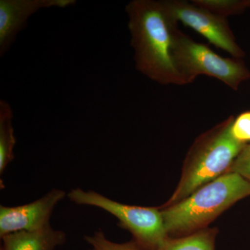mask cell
I'll use <instances>...</instances> for the list:
<instances>
[{"label": "cell", "instance_id": "cell-2", "mask_svg": "<svg viewBox=\"0 0 250 250\" xmlns=\"http://www.w3.org/2000/svg\"><path fill=\"white\" fill-rule=\"evenodd\" d=\"M250 195V182L228 172L200 187L187 198L160 209L167 234L202 229L233 204Z\"/></svg>", "mask_w": 250, "mask_h": 250}, {"label": "cell", "instance_id": "cell-4", "mask_svg": "<svg viewBox=\"0 0 250 250\" xmlns=\"http://www.w3.org/2000/svg\"><path fill=\"white\" fill-rule=\"evenodd\" d=\"M173 53L176 64L186 85L200 75L213 77L237 90L250 74L236 58H225L205 44L194 41L177 27L174 34Z\"/></svg>", "mask_w": 250, "mask_h": 250}, {"label": "cell", "instance_id": "cell-3", "mask_svg": "<svg viewBox=\"0 0 250 250\" xmlns=\"http://www.w3.org/2000/svg\"><path fill=\"white\" fill-rule=\"evenodd\" d=\"M234 120L230 116L200 135L188 152L175 191L161 207L175 205L205 184L227 173L247 144L231 134Z\"/></svg>", "mask_w": 250, "mask_h": 250}, {"label": "cell", "instance_id": "cell-12", "mask_svg": "<svg viewBox=\"0 0 250 250\" xmlns=\"http://www.w3.org/2000/svg\"><path fill=\"white\" fill-rule=\"evenodd\" d=\"M84 238L90 245V250H145L136 243H113L107 239L102 231H96L92 236H86Z\"/></svg>", "mask_w": 250, "mask_h": 250}, {"label": "cell", "instance_id": "cell-11", "mask_svg": "<svg viewBox=\"0 0 250 250\" xmlns=\"http://www.w3.org/2000/svg\"><path fill=\"white\" fill-rule=\"evenodd\" d=\"M214 229H202L179 238L167 237L156 250H215Z\"/></svg>", "mask_w": 250, "mask_h": 250}, {"label": "cell", "instance_id": "cell-1", "mask_svg": "<svg viewBox=\"0 0 250 250\" xmlns=\"http://www.w3.org/2000/svg\"><path fill=\"white\" fill-rule=\"evenodd\" d=\"M125 11L138 71L162 85H186L173 53L174 34L178 23L164 1L132 0Z\"/></svg>", "mask_w": 250, "mask_h": 250}, {"label": "cell", "instance_id": "cell-7", "mask_svg": "<svg viewBox=\"0 0 250 250\" xmlns=\"http://www.w3.org/2000/svg\"><path fill=\"white\" fill-rule=\"evenodd\" d=\"M66 193L53 189L36 201L18 207H0V236L22 231H36L48 226L52 212Z\"/></svg>", "mask_w": 250, "mask_h": 250}, {"label": "cell", "instance_id": "cell-6", "mask_svg": "<svg viewBox=\"0 0 250 250\" xmlns=\"http://www.w3.org/2000/svg\"><path fill=\"white\" fill-rule=\"evenodd\" d=\"M166 9L176 22L184 25L205 37L215 47L239 59L244 52L237 44L227 18L184 0H163Z\"/></svg>", "mask_w": 250, "mask_h": 250}, {"label": "cell", "instance_id": "cell-9", "mask_svg": "<svg viewBox=\"0 0 250 250\" xmlns=\"http://www.w3.org/2000/svg\"><path fill=\"white\" fill-rule=\"evenodd\" d=\"M1 239V250H54L65 243L66 235L48 225L36 231L10 233Z\"/></svg>", "mask_w": 250, "mask_h": 250}, {"label": "cell", "instance_id": "cell-13", "mask_svg": "<svg viewBox=\"0 0 250 250\" xmlns=\"http://www.w3.org/2000/svg\"><path fill=\"white\" fill-rule=\"evenodd\" d=\"M231 131L237 141L246 144L250 142V111L244 112L233 120Z\"/></svg>", "mask_w": 250, "mask_h": 250}, {"label": "cell", "instance_id": "cell-8", "mask_svg": "<svg viewBox=\"0 0 250 250\" xmlns=\"http://www.w3.org/2000/svg\"><path fill=\"white\" fill-rule=\"evenodd\" d=\"M75 0H0V56L2 57L25 28L29 18L41 9L66 8Z\"/></svg>", "mask_w": 250, "mask_h": 250}, {"label": "cell", "instance_id": "cell-5", "mask_svg": "<svg viewBox=\"0 0 250 250\" xmlns=\"http://www.w3.org/2000/svg\"><path fill=\"white\" fill-rule=\"evenodd\" d=\"M67 197L76 205L98 207L111 213L143 250H156L168 237L159 208L124 205L93 190L85 191L79 188L72 189Z\"/></svg>", "mask_w": 250, "mask_h": 250}, {"label": "cell", "instance_id": "cell-14", "mask_svg": "<svg viewBox=\"0 0 250 250\" xmlns=\"http://www.w3.org/2000/svg\"><path fill=\"white\" fill-rule=\"evenodd\" d=\"M228 172L238 174L250 182V143L242 149Z\"/></svg>", "mask_w": 250, "mask_h": 250}, {"label": "cell", "instance_id": "cell-10", "mask_svg": "<svg viewBox=\"0 0 250 250\" xmlns=\"http://www.w3.org/2000/svg\"><path fill=\"white\" fill-rule=\"evenodd\" d=\"M14 115L7 102L0 101V174H2L8 165L14 160V149L16 139L14 135L12 119Z\"/></svg>", "mask_w": 250, "mask_h": 250}]
</instances>
